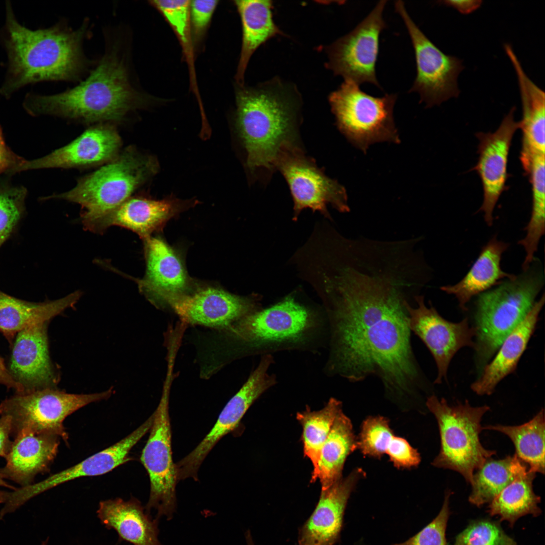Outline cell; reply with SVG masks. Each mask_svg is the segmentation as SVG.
<instances>
[{
    "instance_id": "obj_1",
    "label": "cell",
    "mask_w": 545,
    "mask_h": 545,
    "mask_svg": "<svg viewBox=\"0 0 545 545\" xmlns=\"http://www.w3.org/2000/svg\"><path fill=\"white\" fill-rule=\"evenodd\" d=\"M355 260L335 282L329 367L352 382L374 375L391 398L416 397L424 383L411 344L405 295L414 280L392 263Z\"/></svg>"
},
{
    "instance_id": "obj_2",
    "label": "cell",
    "mask_w": 545,
    "mask_h": 545,
    "mask_svg": "<svg viewBox=\"0 0 545 545\" xmlns=\"http://www.w3.org/2000/svg\"><path fill=\"white\" fill-rule=\"evenodd\" d=\"M104 51L84 80L52 95L29 93L23 106L30 115L52 116L84 123L110 124L146 107L150 97L135 84L129 29L104 31Z\"/></svg>"
},
{
    "instance_id": "obj_3",
    "label": "cell",
    "mask_w": 545,
    "mask_h": 545,
    "mask_svg": "<svg viewBox=\"0 0 545 545\" xmlns=\"http://www.w3.org/2000/svg\"><path fill=\"white\" fill-rule=\"evenodd\" d=\"M2 38L8 65L0 95L10 97L26 85L42 81H81L94 62L83 43L90 36L89 20L75 29L65 20L47 28L31 30L17 20L11 3L6 7Z\"/></svg>"
},
{
    "instance_id": "obj_4",
    "label": "cell",
    "mask_w": 545,
    "mask_h": 545,
    "mask_svg": "<svg viewBox=\"0 0 545 545\" xmlns=\"http://www.w3.org/2000/svg\"><path fill=\"white\" fill-rule=\"evenodd\" d=\"M236 127L252 175H270L279 152L300 145L301 97L294 85L277 78L236 92Z\"/></svg>"
},
{
    "instance_id": "obj_5",
    "label": "cell",
    "mask_w": 545,
    "mask_h": 545,
    "mask_svg": "<svg viewBox=\"0 0 545 545\" xmlns=\"http://www.w3.org/2000/svg\"><path fill=\"white\" fill-rule=\"evenodd\" d=\"M543 284L542 271L529 267L479 294L476 302L474 348L481 370L526 317Z\"/></svg>"
},
{
    "instance_id": "obj_6",
    "label": "cell",
    "mask_w": 545,
    "mask_h": 545,
    "mask_svg": "<svg viewBox=\"0 0 545 545\" xmlns=\"http://www.w3.org/2000/svg\"><path fill=\"white\" fill-rule=\"evenodd\" d=\"M158 170L156 159L129 147L97 171L78 181L72 189L43 198L79 204L85 227L112 211Z\"/></svg>"
},
{
    "instance_id": "obj_7",
    "label": "cell",
    "mask_w": 545,
    "mask_h": 545,
    "mask_svg": "<svg viewBox=\"0 0 545 545\" xmlns=\"http://www.w3.org/2000/svg\"><path fill=\"white\" fill-rule=\"evenodd\" d=\"M425 404L437 420L440 435V450L432 465L457 471L470 484L474 472L496 454L484 448L479 439L482 418L490 408L472 407L467 400L451 406L434 395L427 397Z\"/></svg>"
},
{
    "instance_id": "obj_8",
    "label": "cell",
    "mask_w": 545,
    "mask_h": 545,
    "mask_svg": "<svg viewBox=\"0 0 545 545\" xmlns=\"http://www.w3.org/2000/svg\"><path fill=\"white\" fill-rule=\"evenodd\" d=\"M396 94L375 97L359 85L345 80L329 97L339 130L355 147L364 153L374 143L401 141L393 110Z\"/></svg>"
},
{
    "instance_id": "obj_9",
    "label": "cell",
    "mask_w": 545,
    "mask_h": 545,
    "mask_svg": "<svg viewBox=\"0 0 545 545\" xmlns=\"http://www.w3.org/2000/svg\"><path fill=\"white\" fill-rule=\"evenodd\" d=\"M318 321L307 308L289 297L246 315L229 328L238 341L259 352L306 343L318 327Z\"/></svg>"
},
{
    "instance_id": "obj_10",
    "label": "cell",
    "mask_w": 545,
    "mask_h": 545,
    "mask_svg": "<svg viewBox=\"0 0 545 545\" xmlns=\"http://www.w3.org/2000/svg\"><path fill=\"white\" fill-rule=\"evenodd\" d=\"M112 389L101 393L75 394L46 388L23 393H16L0 404V415L11 421L15 437L27 430L61 437L67 442L68 434L63 425L65 418L76 410L91 403L109 398Z\"/></svg>"
},
{
    "instance_id": "obj_11",
    "label": "cell",
    "mask_w": 545,
    "mask_h": 545,
    "mask_svg": "<svg viewBox=\"0 0 545 545\" xmlns=\"http://www.w3.org/2000/svg\"><path fill=\"white\" fill-rule=\"evenodd\" d=\"M171 375L165 385L160 402L153 413L150 434L140 460L149 477L150 489L146 512L156 511V518L171 519L176 509L178 480L172 451V431L169 412Z\"/></svg>"
},
{
    "instance_id": "obj_12",
    "label": "cell",
    "mask_w": 545,
    "mask_h": 545,
    "mask_svg": "<svg viewBox=\"0 0 545 545\" xmlns=\"http://www.w3.org/2000/svg\"><path fill=\"white\" fill-rule=\"evenodd\" d=\"M397 13L408 30L414 50L416 75L409 92H416L426 107L441 104L460 94L458 78L464 69L459 58L446 54L421 31L407 13L404 3L395 2Z\"/></svg>"
},
{
    "instance_id": "obj_13",
    "label": "cell",
    "mask_w": 545,
    "mask_h": 545,
    "mask_svg": "<svg viewBox=\"0 0 545 545\" xmlns=\"http://www.w3.org/2000/svg\"><path fill=\"white\" fill-rule=\"evenodd\" d=\"M275 169L281 172L289 186L294 203V219L305 208L328 216L329 204L341 212L349 210L344 186L328 177L314 160L305 155L300 145L283 148L277 156Z\"/></svg>"
},
{
    "instance_id": "obj_14",
    "label": "cell",
    "mask_w": 545,
    "mask_h": 545,
    "mask_svg": "<svg viewBox=\"0 0 545 545\" xmlns=\"http://www.w3.org/2000/svg\"><path fill=\"white\" fill-rule=\"evenodd\" d=\"M387 2L379 1L353 30L326 47V66L335 75L359 85L370 83L381 88L376 64L380 34L387 27L383 17Z\"/></svg>"
},
{
    "instance_id": "obj_15",
    "label": "cell",
    "mask_w": 545,
    "mask_h": 545,
    "mask_svg": "<svg viewBox=\"0 0 545 545\" xmlns=\"http://www.w3.org/2000/svg\"><path fill=\"white\" fill-rule=\"evenodd\" d=\"M273 362L270 354L262 356L246 382L224 408L210 431L192 451L175 464L178 481L188 478L197 480L199 468L212 449L237 426L253 402L276 383L275 375L268 372Z\"/></svg>"
},
{
    "instance_id": "obj_16",
    "label": "cell",
    "mask_w": 545,
    "mask_h": 545,
    "mask_svg": "<svg viewBox=\"0 0 545 545\" xmlns=\"http://www.w3.org/2000/svg\"><path fill=\"white\" fill-rule=\"evenodd\" d=\"M414 300L416 308L406 304L409 328L433 357L438 368L434 384H440L446 379L450 361L458 351L464 347H474L475 330L466 318L459 322L447 320L433 307L426 306L423 295H416Z\"/></svg>"
},
{
    "instance_id": "obj_17",
    "label": "cell",
    "mask_w": 545,
    "mask_h": 545,
    "mask_svg": "<svg viewBox=\"0 0 545 545\" xmlns=\"http://www.w3.org/2000/svg\"><path fill=\"white\" fill-rule=\"evenodd\" d=\"M153 414L129 435L115 444L85 459L81 462L49 476L35 484L5 492V510L12 513L31 499L67 481L84 476L104 474L130 460L132 448L150 430Z\"/></svg>"
},
{
    "instance_id": "obj_18",
    "label": "cell",
    "mask_w": 545,
    "mask_h": 545,
    "mask_svg": "<svg viewBox=\"0 0 545 545\" xmlns=\"http://www.w3.org/2000/svg\"><path fill=\"white\" fill-rule=\"evenodd\" d=\"M513 107L504 118L497 130L493 132L476 134L478 140V161L473 168L481 181L483 200L479 211L489 226L493 223V212L503 192L508 177L507 166L513 136L520 128V122L514 119Z\"/></svg>"
},
{
    "instance_id": "obj_19",
    "label": "cell",
    "mask_w": 545,
    "mask_h": 545,
    "mask_svg": "<svg viewBox=\"0 0 545 545\" xmlns=\"http://www.w3.org/2000/svg\"><path fill=\"white\" fill-rule=\"evenodd\" d=\"M122 140L110 124H100L84 131L68 144L38 158L26 160L13 174L32 170L80 168L110 161L117 156Z\"/></svg>"
},
{
    "instance_id": "obj_20",
    "label": "cell",
    "mask_w": 545,
    "mask_h": 545,
    "mask_svg": "<svg viewBox=\"0 0 545 545\" xmlns=\"http://www.w3.org/2000/svg\"><path fill=\"white\" fill-rule=\"evenodd\" d=\"M164 300L185 322L211 328L229 327L255 311L250 299L212 287Z\"/></svg>"
},
{
    "instance_id": "obj_21",
    "label": "cell",
    "mask_w": 545,
    "mask_h": 545,
    "mask_svg": "<svg viewBox=\"0 0 545 545\" xmlns=\"http://www.w3.org/2000/svg\"><path fill=\"white\" fill-rule=\"evenodd\" d=\"M48 322L32 324L16 335L9 372L25 392L54 388L58 380L49 354Z\"/></svg>"
},
{
    "instance_id": "obj_22",
    "label": "cell",
    "mask_w": 545,
    "mask_h": 545,
    "mask_svg": "<svg viewBox=\"0 0 545 545\" xmlns=\"http://www.w3.org/2000/svg\"><path fill=\"white\" fill-rule=\"evenodd\" d=\"M365 476L360 468L329 487L321 490L309 518L298 530L299 545H334L339 540L345 508L359 480Z\"/></svg>"
},
{
    "instance_id": "obj_23",
    "label": "cell",
    "mask_w": 545,
    "mask_h": 545,
    "mask_svg": "<svg viewBox=\"0 0 545 545\" xmlns=\"http://www.w3.org/2000/svg\"><path fill=\"white\" fill-rule=\"evenodd\" d=\"M188 202L173 198L156 200L142 197H130L84 228L101 234L111 226H120L136 233L144 240L186 207Z\"/></svg>"
},
{
    "instance_id": "obj_24",
    "label": "cell",
    "mask_w": 545,
    "mask_h": 545,
    "mask_svg": "<svg viewBox=\"0 0 545 545\" xmlns=\"http://www.w3.org/2000/svg\"><path fill=\"white\" fill-rule=\"evenodd\" d=\"M144 241L146 268L144 277L137 280L140 290L153 300L181 295L188 278L180 258L160 238Z\"/></svg>"
},
{
    "instance_id": "obj_25",
    "label": "cell",
    "mask_w": 545,
    "mask_h": 545,
    "mask_svg": "<svg viewBox=\"0 0 545 545\" xmlns=\"http://www.w3.org/2000/svg\"><path fill=\"white\" fill-rule=\"evenodd\" d=\"M15 438L0 473L23 487L31 484L36 474L48 468L57 455L59 441L57 436L27 430Z\"/></svg>"
},
{
    "instance_id": "obj_26",
    "label": "cell",
    "mask_w": 545,
    "mask_h": 545,
    "mask_svg": "<svg viewBox=\"0 0 545 545\" xmlns=\"http://www.w3.org/2000/svg\"><path fill=\"white\" fill-rule=\"evenodd\" d=\"M544 299L543 294L522 321L503 341L493 360L483 367L479 377L471 385L476 394H492L499 382L515 370L534 332Z\"/></svg>"
},
{
    "instance_id": "obj_27",
    "label": "cell",
    "mask_w": 545,
    "mask_h": 545,
    "mask_svg": "<svg viewBox=\"0 0 545 545\" xmlns=\"http://www.w3.org/2000/svg\"><path fill=\"white\" fill-rule=\"evenodd\" d=\"M135 498L101 501L97 511L101 522L114 529L121 539L133 545H161L158 539V519H153Z\"/></svg>"
},
{
    "instance_id": "obj_28",
    "label": "cell",
    "mask_w": 545,
    "mask_h": 545,
    "mask_svg": "<svg viewBox=\"0 0 545 545\" xmlns=\"http://www.w3.org/2000/svg\"><path fill=\"white\" fill-rule=\"evenodd\" d=\"M505 50L517 76L523 111L520 129L522 132L520 155L545 154V95L524 72L512 46Z\"/></svg>"
},
{
    "instance_id": "obj_29",
    "label": "cell",
    "mask_w": 545,
    "mask_h": 545,
    "mask_svg": "<svg viewBox=\"0 0 545 545\" xmlns=\"http://www.w3.org/2000/svg\"><path fill=\"white\" fill-rule=\"evenodd\" d=\"M508 246V243L494 236L483 247L465 277L457 284L443 286L441 289L454 295L460 307L466 310L467 303L473 297L499 285L504 279H512L515 276L504 271L501 266L502 254Z\"/></svg>"
},
{
    "instance_id": "obj_30",
    "label": "cell",
    "mask_w": 545,
    "mask_h": 545,
    "mask_svg": "<svg viewBox=\"0 0 545 545\" xmlns=\"http://www.w3.org/2000/svg\"><path fill=\"white\" fill-rule=\"evenodd\" d=\"M81 296L75 291L53 301L29 302L0 291V332L10 344L15 336L35 323L48 322L68 308L73 307Z\"/></svg>"
},
{
    "instance_id": "obj_31",
    "label": "cell",
    "mask_w": 545,
    "mask_h": 545,
    "mask_svg": "<svg viewBox=\"0 0 545 545\" xmlns=\"http://www.w3.org/2000/svg\"><path fill=\"white\" fill-rule=\"evenodd\" d=\"M357 448L364 456L379 458L387 455L398 468H411L421 461L418 451L405 439L395 435L389 420L381 416H369L363 421Z\"/></svg>"
},
{
    "instance_id": "obj_32",
    "label": "cell",
    "mask_w": 545,
    "mask_h": 545,
    "mask_svg": "<svg viewBox=\"0 0 545 545\" xmlns=\"http://www.w3.org/2000/svg\"><path fill=\"white\" fill-rule=\"evenodd\" d=\"M234 3L242 23V47L236 74L237 81L242 84L255 51L267 40L283 33L273 19L271 1L237 0Z\"/></svg>"
},
{
    "instance_id": "obj_33",
    "label": "cell",
    "mask_w": 545,
    "mask_h": 545,
    "mask_svg": "<svg viewBox=\"0 0 545 545\" xmlns=\"http://www.w3.org/2000/svg\"><path fill=\"white\" fill-rule=\"evenodd\" d=\"M357 449L351 420L341 411L337 416L321 450L318 479L321 490L325 489L342 478L345 462Z\"/></svg>"
},
{
    "instance_id": "obj_34",
    "label": "cell",
    "mask_w": 545,
    "mask_h": 545,
    "mask_svg": "<svg viewBox=\"0 0 545 545\" xmlns=\"http://www.w3.org/2000/svg\"><path fill=\"white\" fill-rule=\"evenodd\" d=\"M536 473L526 468L489 503L488 513L497 515L513 526L520 517L527 514L536 517L541 513L538 506L540 498L533 489Z\"/></svg>"
},
{
    "instance_id": "obj_35",
    "label": "cell",
    "mask_w": 545,
    "mask_h": 545,
    "mask_svg": "<svg viewBox=\"0 0 545 545\" xmlns=\"http://www.w3.org/2000/svg\"><path fill=\"white\" fill-rule=\"evenodd\" d=\"M526 468L515 454L500 460L488 459L473 474L469 502L477 507L490 503Z\"/></svg>"
},
{
    "instance_id": "obj_36",
    "label": "cell",
    "mask_w": 545,
    "mask_h": 545,
    "mask_svg": "<svg viewBox=\"0 0 545 545\" xmlns=\"http://www.w3.org/2000/svg\"><path fill=\"white\" fill-rule=\"evenodd\" d=\"M483 429L499 431L513 443L515 455L535 473H544V414L541 409L532 419L520 425H489Z\"/></svg>"
},
{
    "instance_id": "obj_37",
    "label": "cell",
    "mask_w": 545,
    "mask_h": 545,
    "mask_svg": "<svg viewBox=\"0 0 545 545\" xmlns=\"http://www.w3.org/2000/svg\"><path fill=\"white\" fill-rule=\"evenodd\" d=\"M341 411V402L331 398L325 406L318 411H311L307 407L305 410L297 414L296 418L302 427L304 456L310 460L313 466L311 482L318 479V463L322 447L335 419Z\"/></svg>"
},
{
    "instance_id": "obj_38",
    "label": "cell",
    "mask_w": 545,
    "mask_h": 545,
    "mask_svg": "<svg viewBox=\"0 0 545 545\" xmlns=\"http://www.w3.org/2000/svg\"><path fill=\"white\" fill-rule=\"evenodd\" d=\"M27 189L0 180V247L8 239L24 210Z\"/></svg>"
},
{
    "instance_id": "obj_39",
    "label": "cell",
    "mask_w": 545,
    "mask_h": 545,
    "mask_svg": "<svg viewBox=\"0 0 545 545\" xmlns=\"http://www.w3.org/2000/svg\"><path fill=\"white\" fill-rule=\"evenodd\" d=\"M454 545H517L497 522L480 520L471 522L456 537Z\"/></svg>"
},
{
    "instance_id": "obj_40",
    "label": "cell",
    "mask_w": 545,
    "mask_h": 545,
    "mask_svg": "<svg viewBox=\"0 0 545 545\" xmlns=\"http://www.w3.org/2000/svg\"><path fill=\"white\" fill-rule=\"evenodd\" d=\"M164 16L184 46L189 41L190 1L156 0L150 1Z\"/></svg>"
},
{
    "instance_id": "obj_41",
    "label": "cell",
    "mask_w": 545,
    "mask_h": 545,
    "mask_svg": "<svg viewBox=\"0 0 545 545\" xmlns=\"http://www.w3.org/2000/svg\"><path fill=\"white\" fill-rule=\"evenodd\" d=\"M451 494L450 490L446 493L440 512L430 523L408 540L394 545H447L446 530L450 513L449 499Z\"/></svg>"
},
{
    "instance_id": "obj_42",
    "label": "cell",
    "mask_w": 545,
    "mask_h": 545,
    "mask_svg": "<svg viewBox=\"0 0 545 545\" xmlns=\"http://www.w3.org/2000/svg\"><path fill=\"white\" fill-rule=\"evenodd\" d=\"M219 1L195 0L190 1V18L196 36L203 34L208 26Z\"/></svg>"
},
{
    "instance_id": "obj_43",
    "label": "cell",
    "mask_w": 545,
    "mask_h": 545,
    "mask_svg": "<svg viewBox=\"0 0 545 545\" xmlns=\"http://www.w3.org/2000/svg\"><path fill=\"white\" fill-rule=\"evenodd\" d=\"M14 153L6 144L0 125V175H12L13 171L24 160Z\"/></svg>"
},
{
    "instance_id": "obj_44",
    "label": "cell",
    "mask_w": 545,
    "mask_h": 545,
    "mask_svg": "<svg viewBox=\"0 0 545 545\" xmlns=\"http://www.w3.org/2000/svg\"><path fill=\"white\" fill-rule=\"evenodd\" d=\"M12 433L11 421L9 417L1 416L0 418V457H6L12 442L10 436Z\"/></svg>"
},
{
    "instance_id": "obj_45",
    "label": "cell",
    "mask_w": 545,
    "mask_h": 545,
    "mask_svg": "<svg viewBox=\"0 0 545 545\" xmlns=\"http://www.w3.org/2000/svg\"><path fill=\"white\" fill-rule=\"evenodd\" d=\"M439 3L447 6L452 7L461 14H469L479 8L481 5L482 1L478 0H447L439 1Z\"/></svg>"
},
{
    "instance_id": "obj_46",
    "label": "cell",
    "mask_w": 545,
    "mask_h": 545,
    "mask_svg": "<svg viewBox=\"0 0 545 545\" xmlns=\"http://www.w3.org/2000/svg\"><path fill=\"white\" fill-rule=\"evenodd\" d=\"M0 384L9 389L15 390L16 393H23L25 392L23 386L17 382L11 375L5 364L4 359L1 357H0Z\"/></svg>"
},
{
    "instance_id": "obj_47",
    "label": "cell",
    "mask_w": 545,
    "mask_h": 545,
    "mask_svg": "<svg viewBox=\"0 0 545 545\" xmlns=\"http://www.w3.org/2000/svg\"><path fill=\"white\" fill-rule=\"evenodd\" d=\"M245 537L246 545H255L253 541L251 531L249 529L247 530L245 533Z\"/></svg>"
},
{
    "instance_id": "obj_48",
    "label": "cell",
    "mask_w": 545,
    "mask_h": 545,
    "mask_svg": "<svg viewBox=\"0 0 545 545\" xmlns=\"http://www.w3.org/2000/svg\"><path fill=\"white\" fill-rule=\"evenodd\" d=\"M48 539H49V538H48H48H47V539H46V540H45L43 541H42V542H41V544H40V545H47V542H48Z\"/></svg>"
}]
</instances>
